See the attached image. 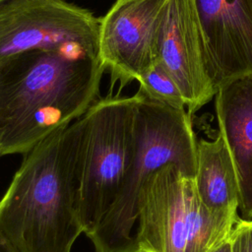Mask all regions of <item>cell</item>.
Wrapping results in <instances>:
<instances>
[{
    "instance_id": "obj_16",
    "label": "cell",
    "mask_w": 252,
    "mask_h": 252,
    "mask_svg": "<svg viewBox=\"0 0 252 252\" xmlns=\"http://www.w3.org/2000/svg\"><path fill=\"white\" fill-rule=\"evenodd\" d=\"M7 1H9V0H0V5H2L3 3H5V2H7Z\"/></svg>"
},
{
    "instance_id": "obj_1",
    "label": "cell",
    "mask_w": 252,
    "mask_h": 252,
    "mask_svg": "<svg viewBox=\"0 0 252 252\" xmlns=\"http://www.w3.org/2000/svg\"><path fill=\"white\" fill-rule=\"evenodd\" d=\"M104 68L81 45L0 58V157L32 150L98 99Z\"/></svg>"
},
{
    "instance_id": "obj_10",
    "label": "cell",
    "mask_w": 252,
    "mask_h": 252,
    "mask_svg": "<svg viewBox=\"0 0 252 252\" xmlns=\"http://www.w3.org/2000/svg\"><path fill=\"white\" fill-rule=\"evenodd\" d=\"M215 96L219 132L237 175L241 217L252 220V72L222 82Z\"/></svg>"
},
{
    "instance_id": "obj_4",
    "label": "cell",
    "mask_w": 252,
    "mask_h": 252,
    "mask_svg": "<svg viewBox=\"0 0 252 252\" xmlns=\"http://www.w3.org/2000/svg\"><path fill=\"white\" fill-rule=\"evenodd\" d=\"M137 95L109 94L84 114L87 121L81 176L80 214L91 234L116 199L133 158Z\"/></svg>"
},
{
    "instance_id": "obj_12",
    "label": "cell",
    "mask_w": 252,
    "mask_h": 252,
    "mask_svg": "<svg viewBox=\"0 0 252 252\" xmlns=\"http://www.w3.org/2000/svg\"><path fill=\"white\" fill-rule=\"evenodd\" d=\"M139 92L177 108H186L181 92L169 72L159 62L156 61L141 77Z\"/></svg>"
},
{
    "instance_id": "obj_14",
    "label": "cell",
    "mask_w": 252,
    "mask_h": 252,
    "mask_svg": "<svg viewBox=\"0 0 252 252\" xmlns=\"http://www.w3.org/2000/svg\"><path fill=\"white\" fill-rule=\"evenodd\" d=\"M0 252H20L2 233H0Z\"/></svg>"
},
{
    "instance_id": "obj_3",
    "label": "cell",
    "mask_w": 252,
    "mask_h": 252,
    "mask_svg": "<svg viewBox=\"0 0 252 252\" xmlns=\"http://www.w3.org/2000/svg\"><path fill=\"white\" fill-rule=\"evenodd\" d=\"M136 142L119 193L97 227L88 235L95 252H135L137 203L150 175L168 163L191 178L196 173L197 138L191 114L136 93Z\"/></svg>"
},
{
    "instance_id": "obj_7",
    "label": "cell",
    "mask_w": 252,
    "mask_h": 252,
    "mask_svg": "<svg viewBox=\"0 0 252 252\" xmlns=\"http://www.w3.org/2000/svg\"><path fill=\"white\" fill-rule=\"evenodd\" d=\"M167 0H116L100 18L98 58L119 90L157 61V38Z\"/></svg>"
},
{
    "instance_id": "obj_8",
    "label": "cell",
    "mask_w": 252,
    "mask_h": 252,
    "mask_svg": "<svg viewBox=\"0 0 252 252\" xmlns=\"http://www.w3.org/2000/svg\"><path fill=\"white\" fill-rule=\"evenodd\" d=\"M157 60L172 76L191 115L216 95L192 0L166 1L158 32Z\"/></svg>"
},
{
    "instance_id": "obj_13",
    "label": "cell",
    "mask_w": 252,
    "mask_h": 252,
    "mask_svg": "<svg viewBox=\"0 0 252 252\" xmlns=\"http://www.w3.org/2000/svg\"><path fill=\"white\" fill-rule=\"evenodd\" d=\"M231 252H252V220L239 218L230 232Z\"/></svg>"
},
{
    "instance_id": "obj_2",
    "label": "cell",
    "mask_w": 252,
    "mask_h": 252,
    "mask_svg": "<svg viewBox=\"0 0 252 252\" xmlns=\"http://www.w3.org/2000/svg\"><path fill=\"white\" fill-rule=\"evenodd\" d=\"M86 128L83 115L27 152L0 199V233L20 252H71L84 232Z\"/></svg>"
},
{
    "instance_id": "obj_5",
    "label": "cell",
    "mask_w": 252,
    "mask_h": 252,
    "mask_svg": "<svg viewBox=\"0 0 252 252\" xmlns=\"http://www.w3.org/2000/svg\"><path fill=\"white\" fill-rule=\"evenodd\" d=\"M99 22L89 10L64 0H9L0 5V58L68 45L98 54Z\"/></svg>"
},
{
    "instance_id": "obj_15",
    "label": "cell",
    "mask_w": 252,
    "mask_h": 252,
    "mask_svg": "<svg viewBox=\"0 0 252 252\" xmlns=\"http://www.w3.org/2000/svg\"><path fill=\"white\" fill-rule=\"evenodd\" d=\"M213 252H231V241H230V234L229 236L222 241Z\"/></svg>"
},
{
    "instance_id": "obj_11",
    "label": "cell",
    "mask_w": 252,
    "mask_h": 252,
    "mask_svg": "<svg viewBox=\"0 0 252 252\" xmlns=\"http://www.w3.org/2000/svg\"><path fill=\"white\" fill-rule=\"evenodd\" d=\"M194 182L202 205L209 211L238 217L239 186L233 160L222 135L197 140Z\"/></svg>"
},
{
    "instance_id": "obj_9",
    "label": "cell",
    "mask_w": 252,
    "mask_h": 252,
    "mask_svg": "<svg viewBox=\"0 0 252 252\" xmlns=\"http://www.w3.org/2000/svg\"><path fill=\"white\" fill-rule=\"evenodd\" d=\"M218 90L224 81L252 72V0H192Z\"/></svg>"
},
{
    "instance_id": "obj_6",
    "label": "cell",
    "mask_w": 252,
    "mask_h": 252,
    "mask_svg": "<svg viewBox=\"0 0 252 252\" xmlns=\"http://www.w3.org/2000/svg\"><path fill=\"white\" fill-rule=\"evenodd\" d=\"M201 206L194 178L177 165L153 172L138 197L135 252H185Z\"/></svg>"
}]
</instances>
